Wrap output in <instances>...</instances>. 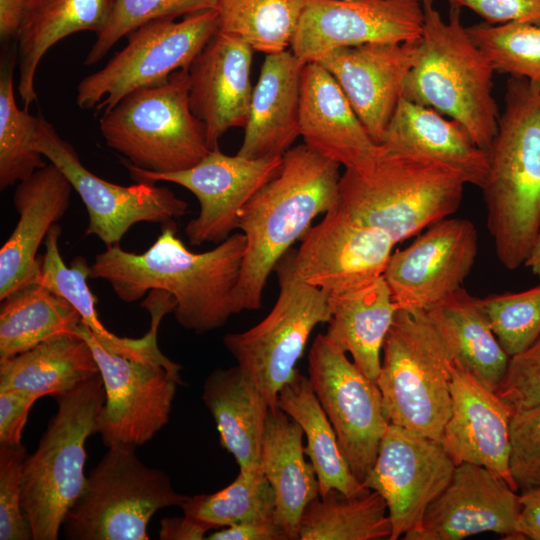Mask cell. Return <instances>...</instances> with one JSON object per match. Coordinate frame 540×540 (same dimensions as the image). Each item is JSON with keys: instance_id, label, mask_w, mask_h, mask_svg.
<instances>
[{"instance_id": "603a6c76", "label": "cell", "mask_w": 540, "mask_h": 540, "mask_svg": "<svg viewBox=\"0 0 540 540\" xmlns=\"http://www.w3.org/2000/svg\"><path fill=\"white\" fill-rule=\"evenodd\" d=\"M450 393L451 414L440 441L445 451L455 465L483 466L517 491L509 471L512 410L494 391L453 364Z\"/></svg>"}, {"instance_id": "484cf974", "label": "cell", "mask_w": 540, "mask_h": 540, "mask_svg": "<svg viewBox=\"0 0 540 540\" xmlns=\"http://www.w3.org/2000/svg\"><path fill=\"white\" fill-rule=\"evenodd\" d=\"M305 64L291 49L265 56L238 155L251 159L282 157L292 147L300 136Z\"/></svg>"}, {"instance_id": "f6af8a7d", "label": "cell", "mask_w": 540, "mask_h": 540, "mask_svg": "<svg viewBox=\"0 0 540 540\" xmlns=\"http://www.w3.org/2000/svg\"><path fill=\"white\" fill-rule=\"evenodd\" d=\"M27 452L24 445H0V539H33L22 506V472Z\"/></svg>"}, {"instance_id": "1f68e13d", "label": "cell", "mask_w": 540, "mask_h": 540, "mask_svg": "<svg viewBox=\"0 0 540 540\" xmlns=\"http://www.w3.org/2000/svg\"><path fill=\"white\" fill-rule=\"evenodd\" d=\"M113 4L114 0H25L17 36L18 92L25 108L37 100L36 72L47 51L76 32L100 33Z\"/></svg>"}, {"instance_id": "277c9868", "label": "cell", "mask_w": 540, "mask_h": 540, "mask_svg": "<svg viewBox=\"0 0 540 540\" xmlns=\"http://www.w3.org/2000/svg\"><path fill=\"white\" fill-rule=\"evenodd\" d=\"M465 185L458 171L438 160L382 147L367 167L345 169L335 208L397 244L455 213Z\"/></svg>"}, {"instance_id": "ffe728a7", "label": "cell", "mask_w": 540, "mask_h": 540, "mask_svg": "<svg viewBox=\"0 0 540 540\" xmlns=\"http://www.w3.org/2000/svg\"><path fill=\"white\" fill-rule=\"evenodd\" d=\"M395 245L334 207L301 239L295 262L306 283L333 295L382 276Z\"/></svg>"}, {"instance_id": "f35d334b", "label": "cell", "mask_w": 540, "mask_h": 540, "mask_svg": "<svg viewBox=\"0 0 540 540\" xmlns=\"http://www.w3.org/2000/svg\"><path fill=\"white\" fill-rule=\"evenodd\" d=\"M184 515L208 530L274 520L275 494L259 469H239L236 479L212 494H199L181 505Z\"/></svg>"}, {"instance_id": "7dc6e473", "label": "cell", "mask_w": 540, "mask_h": 540, "mask_svg": "<svg viewBox=\"0 0 540 540\" xmlns=\"http://www.w3.org/2000/svg\"><path fill=\"white\" fill-rule=\"evenodd\" d=\"M450 7L468 8L492 25L540 24V0H447Z\"/></svg>"}, {"instance_id": "2e32d148", "label": "cell", "mask_w": 540, "mask_h": 540, "mask_svg": "<svg viewBox=\"0 0 540 540\" xmlns=\"http://www.w3.org/2000/svg\"><path fill=\"white\" fill-rule=\"evenodd\" d=\"M455 466L440 442L389 423L363 482L386 502L392 527L389 540L404 538L418 529Z\"/></svg>"}, {"instance_id": "7a4b0ae2", "label": "cell", "mask_w": 540, "mask_h": 540, "mask_svg": "<svg viewBox=\"0 0 540 540\" xmlns=\"http://www.w3.org/2000/svg\"><path fill=\"white\" fill-rule=\"evenodd\" d=\"M340 165L299 144L282 156L279 174L242 208L237 229L246 238L236 314L258 310L267 279L281 257L301 240L320 214L338 202Z\"/></svg>"}, {"instance_id": "d6986e66", "label": "cell", "mask_w": 540, "mask_h": 540, "mask_svg": "<svg viewBox=\"0 0 540 540\" xmlns=\"http://www.w3.org/2000/svg\"><path fill=\"white\" fill-rule=\"evenodd\" d=\"M520 512V494L502 477L483 466L461 463L418 529L404 539L460 540L483 532L524 539L517 531Z\"/></svg>"}, {"instance_id": "b9f144b4", "label": "cell", "mask_w": 540, "mask_h": 540, "mask_svg": "<svg viewBox=\"0 0 540 540\" xmlns=\"http://www.w3.org/2000/svg\"><path fill=\"white\" fill-rule=\"evenodd\" d=\"M217 5L218 0H114L109 20L96 35L84 64L98 63L120 39L149 22L216 9Z\"/></svg>"}, {"instance_id": "8d00e7d4", "label": "cell", "mask_w": 540, "mask_h": 540, "mask_svg": "<svg viewBox=\"0 0 540 540\" xmlns=\"http://www.w3.org/2000/svg\"><path fill=\"white\" fill-rule=\"evenodd\" d=\"M392 533L383 497L364 488L346 495L337 489L311 501L299 526L301 540H380Z\"/></svg>"}, {"instance_id": "d6a6232c", "label": "cell", "mask_w": 540, "mask_h": 540, "mask_svg": "<svg viewBox=\"0 0 540 540\" xmlns=\"http://www.w3.org/2000/svg\"><path fill=\"white\" fill-rule=\"evenodd\" d=\"M427 313L447 346L452 364L495 392L510 356L495 336L479 298L461 287Z\"/></svg>"}, {"instance_id": "db71d44e", "label": "cell", "mask_w": 540, "mask_h": 540, "mask_svg": "<svg viewBox=\"0 0 540 540\" xmlns=\"http://www.w3.org/2000/svg\"><path fill=\"white\" fill-rule=\"evenodd\" d=\"M524 265L530 268L531 272L540 278V228Z\"/></svg>"}, {"instance_id": "ab89813d", "label": "cell", "mask_w": 540, "mask_h": 540, "mask_svg": "<svg viewBox=\"0 0 540 540\" xmlns=\"http://www.w3.org/2000/svg\"><path fill=\"white\" fill-rule=\"evenodd\" d=\"M14 59L0 71V189L19 183L47 163L36 149L41 117L18 108L13 85Z\"/></svg>"}, {"instance_id": "83f0119b", "label": "cell", "mask_w": 540, "mask_h": 540, "mask_svg": "<svg viewBox=\"0 0 540 540\" xmlns=\"http://www.w3.org/2000/svg\"><path fill=\"white\" fill-rule=\"evenodd\" d=\"M303 435L301 426L284 411L269 409L261 467L275 494L274 521L289 540L299 539L302 514L320 496L314 467L305 460Z\"/></svg>"}, {"instance_id": "bcb514c9", "label": "cell", "mask_w": 540, "mask_h": 540, "mask_svg": "<svg viewBox=\"0 0 540 540\" xmlns=\"http://www.w3.org/2000/svg\"><path fill=\"white\" fill-rule=\"evenodd\" d=\"M495 393L513 413L540 404V336L510 357Z\"/></svg>"}, {"instance_id": "f546056e", "label": "cell", "mask_w": 540, "mask_h": 540, "mask_svg": "<svg viewBox=\"0 0 540 540\" xmlns=\"http://www.w3.org/2000/svg\"><path fill=\"white\" fill-rule=\"evenodd\" d=\"M202 400L215 420L221 446L239 469L261 468L270 407L250 376L239 365L215 369L203 384Z\"/></svg>"}, {"instance_id": "8992f818", "label": "cell", "mask_w": 540, "mask_h": 540, "mask_svg": "<svg viewBox=\"0 0 540 540\" xmlns=\"http://www.w3.org/2000/svg\"><path fill=\"white\" fill-rule=\"evenodd\" d=\"M57 412L22 472V506L33 540H56L87 477L86 441L98 432L105 403L101 374L54 397Z\"/></svg>"}, {"instance_id": "cb8c5ba5", "label": "cell", "mask_w": 540, "mask_h": 540, "mask_svg": "<svg viewBox=\"0 0 540 540\" xmlns=\"http://www.w3.org/2000/svg\"><path fill=\"white\" fill-rule=\"evenodd\" d=\"M299 126L304 144L345 169L367 167L382 150L318 62L306 63L303 70Z\"/></svg>"}, {"instance_id": "6da1fadb", "label": "cell", "mask_w": 540, "mask_h": 540, "mask_svg": "<svg viewBox=\"0 0 540 540\" xmlns=\"http://www.w3.org/2000/svg\"><path fill=\"white\" fill-rule=\"evenodd\" d=\"M245 249V235L237 232L209 251L192 252L176 236L174 222H169L143 253L125 251L119 244L107 246L90 265V277L108 282L127 303L151 290L169 293L176 302L177 322L202 334L224 326L236 314Z\"/></svg>"}, {"instance_id": "836d02e7", "label": "cell", "mask_w": 540, "mask_h": 540, "mask_svg": "<svg viewBox=\"0 0 540 540\" xmlns=\"http://www.w3.org/2000/svg\"><path fill=\"white\" fill-rule=\"evenodd\" d=\"M91 347L80 336L60 335L0 359V392L57 396L99 374Z\"/></svg>"}, {"instance_id": "74e56055", "label": "cell", "mask_w": 540, "mask_h": 540, "mask_svg": "<svg viewBox=\"0 0 540 540\" xmlns=\"http://www.w3.org/2000/svg\"><path fill=\"white\" fill-rule=\"evenodd\" d=\"M307 0H218V31L274 54L291 46Z\"/></svg>"}, {"instance_id": "e575fe53", "label": "cell", "mask_w": 540, "mask_h": 540, "mask_svg": "<svg viewBox=\"0 0 540 540\" xmlns=\"http://www.w3.org/2000/svg\"><path fill=\"white\" fill-rule=\"evenodd\" d=\"M277 407L295 420L306 436L304 452L316 472L320 496L331 489L353 495L365 488L352 473L308 377L298 371L279 391Z\"/></svg>"}, {"instance_id": "30bf717a", "label": "cell", "mask_w": 540, "mask_h": 540, "mask_svg": "<svg viewBox=\"0 0 540 540\" xmlns=\"http://www.w3.org/2000/svg\"><path fill=\"white\" fill-rule=\"evenodd\" d=\"M296 249L277 262L278 298L268 315L250 329L228 333L223 344L255 382L271 409L282 387L297 372L313 329L331 317L329 294L306 283L295 262Z\"/></svg>"}, {"instance_id": "5b68a950", "label": "cell", "mask_w": 540, "mask_h": 540, "mask_svg": "<svg viewBox=\"0 0 540 540\" xmlns=\"http://www.w3.org/2000/svg\"><path fill=\"white\" fill-rule=\"evenodd\" d=\"M421 1L423 31L402 98L451 117L488 150L500 117L492 95L495 70L462 25L460 8L450 7L445 20L434 0Z\"/></svg>"}, {"instance_id": "7402d4cb", "label": "cell", "mask_w": 540, "mask_h": 540, "mask_svg": "<svg viewBox=\"0 0 540 540\" xmlns=\"http://www.w3.org/2000/svg\"><path fill=\"white\" fill-rule=\"evenodd\" d=\"M253 53L243 39L217 31L188 68L190 106L205 126L210 150L227 130L247 123Z\"/></svg>"}, {"instance_id": "7c38bea8", "label": "cell", "mask_w": 540, "mask_h": 540, "mask_svg": "<svg viewBox=\"0 0 540 540\" xmlns=\"http://www.w3.org/2000/svg\"><path fill=\"white\" fill-rule=\"evenodd\" d=\"M308 374L340 449L363 485L389 425L379 387L326 334H318L311 345Z\"/></svg>"}, {"instance_id": "9a60e30c", "label": "cell", "mask_w": 540, "mask_h": 540, "mask_svg": "<svg viewBox=\"0 0 540 540\" xmlns=\"http://www.w3.org/2000/svg\"><path fill=\"white\" fill-rule=\"evenodd\" d=\"M123 164L136 181H165L192 192L199 201V215L185 226L191 245L219 244L237 229L244 205L282 168V157L251 159L211 150L195 166L171 173H154Z\"/></svg>"}, {"instance_id": "4316f807", "label": "cell", "mask_w": 540, "mask_h": 540, "mask_svg": "<svg viewBox=\"0 0 540 540\" xmlns=\"http://www.w3.org/2000/svg\"><path fill=\"white\" fill-rule=\"evenodd\" d=\"M381 146L388 151L417 153L438 160L458 171L466 184L479 188L488 173V151L478 147L460 123L404 98L397 105Z\"/></svg>"}, {"instance_id": "681fc988", "label": "cell", "mask_w": 540, "mask_h": 540, "mask_svg": "<svg viewBox=\"0 0 540 540\" xmlns=\"http://www.w3.org/2000/svg\"><path fill=\"white\" fill-rule=\"evenodd\" d=\"M209 540H289L285 531L274 520L248 522L222 528L210 533Z\"/></svg>"}, {"instance_id": "9c48e42d", "label": "cell", "mask_w": 540, "mask_h": 540, "mask_svg": "<svg viewBox=\"0 0 540 540\" xmlns=\"http://www.w3.org/2000/svg\"><path fill=\"white\" fill-rule=\"evenodd\" d=\"M189 496L175 491L162 470L146 466L132 445L109 447L87 476L63 522L69 540H148V523L160 509Z\"/></svg>"}, {"instance_id": "f1b7e54d", "label": "cell", "mask_w": 540, "mask_h": 540, "mask_svg": "<svg viewBox=\"0 0 540 540\" xmlns=\"http://www.w3.org/2000/svg\"><path fill=\"white\" fill-rule=\"evenodd\" d=\"M61 232L58 224L49 230L36 282L70 303L79 313L82 323L105 350L170 369H180L181 366L165 356L158 346L159 321L151 320L148 332L140 338L118 336L102 324L95 308L96 299L87 283L90 265L84 257L77 256L70 267L66 266L59 249Z\"/></svg>"}, {"instance_id": "f907efd6", "label": "cell", "mask_w": 540, "mask_h": 540, "mask_svg": "<svg viewBox=\"0 0 540 540\" xmlns=\"http://www.w3.org/2000/svg\"><path fill=\"white\" fill-rule=\"evenodd\" d=\"M520 494L517 531L524 539L540 540V487Z\"/></svg>"}, {"instance_id": "3957f363", "label": "cell", "mask_w": 540, "mask_h": 540, "mask_svg": "<svg viewBox=\"0 0 540 540\" xmlns=\"http://www.w3.org/2000/svg\"><path fill=\"white\" fill-rule=\"evenodd\" d=\"M481 187L486 220L499 262L525 263L540 228V88L510 77L505 109L488 148Z\"/></svg>"}, {"instance_id": "f5cc1de1", "label": "cell", "mask_w": 540, "mask_h": 540, "mask_svg": "<svg viewBox=\"0 0 540 540\" xmlns=\"http://www.w3.org/2000/svg\"><path fill=\"white\" fill-rule=\"evenodd\" d=\"M25 0H0V37L17 38L24 16Z\"/></svg>"}, {"instance_id": "7bdbcfd3", "label": "cell", "mask_w": 540, "mask_h": 540, "mask_svg": "<svg viewBox=\"0 0 540 540\" xmlns=\"http://www.w3.org/2000/svg\"><path fill=\"white\" fill-rule=\"evenodd\" d=\"M490 326L511 357L540 336V284L521 292L479 298Z\"/></svg>"}, {"instance_id": "e0dca14e", "label": "cell", "mask_w": 540, "mask_h": 540, "mask_svg": "<svg viewBox=\"0 0 540 540\" xmlns=\"http://www.w3.org/2000/svg\"><path fill=\"white\" fill-rule=\"evenodd\" d=\"M477 253L473 222L448 217L392 253L383 276L399 309L428 311L462 287Z\"/></svg>"}, {"instance_id": "4fadbf2b", "label": "cell", "mask_w": 540, "mask_h": 540, "mask_svg": "<svg viewBox=\"0 0 540 540\" xmlns=\"http://www.w3.org/2000/svg\"><path fill=\"white\" fill-rule=\"evenodd\" d=\"M36 149L68 178L88 212L84 235H94L106 246L119 244L140 222L166 224L187 212L186 201L155 182L122 186L98 177L81 162L74 147L41 117Z\"/></svg>"}, {"instance_id": "60d3db41", "label": "cell", "mask_w": 540, "mask_h": 540, "mask_svg": "<svg viewBox=\"0 0 540 540\" xmlns=\"http://www.w3.org/2000/svg\"><path fill=\"white\" fill-rule=\"evenodd\" d=\"M467 28L495 71L523 78L540 88V24H475Z\"/></svg>"}, {"instance_id": "52a82bcc", "label": "cell", "mask_w": 540, "mask_h": 540, "mask_svg": "<svg viewBox=\"0 0 540 540\" xmlns=\"http://www.w3.org/2000/svg\"><path fill=\"white\" fill-rule=\"evenodd\" d=\"M451 368L427 311L398 309L376 380L389 423L440 442L451 414Z\"/></svg>"}, {"instance_id": "ee69618b", "label": "cell", "mask_w": 540, "mask_h": 540, "mask_svg": "<svg viewBox=\"0 0 540 540\" xmlns=\"http://www.w3.org/2000/svg\"><path fill=\"white\" fill-rule=\"evenodd\" d=\"M509 471L519 493L540 487V404L511 417Z\"/></svg>"}, {"instance_id": "4dcf8cb0", "label": "cell", "mask_w": 540, "mask_h": 540, "mask_svg": "<svg viewBox=\"0 0 540 540\" xmlns=\"http://www.w3.org/2000/svg\"><path fill=\"white\" fill-rule=\"evenodd\" d=\"M326 336L371 380H377L385 337L399 309L384 278L329 295Z\"/></svg>"}, {"instance_id": "8fae6325", "label": "cell", "mask_w": 540, "mask_h": 540, "mask_svg": "<svg viewBox=\"0 0 540 540\" xmlns=\"http://www.w3.org/2000/svg\"><path fill=\"white\" fill-rule=\"evenodd\" d=\"M217 31L216 9L186 15L181 21L155 20L137 28L105 66L79 82L76 104L104 113L129 93L164 82L178 70H188Z\"/></svg>"}, {"instance_id": "ba28073f", "label": "cell", "mask_w": 540, "mask_h": 540, "mask_svg": "<svg viewBox=\"0 0 540 540\" xmlns=\"http://www.w3.org/2000/svg\"><path fill=\"white\" fill-rule=\"evenodd\" d=\"M189 87L188 70L182 69L123 97L100 118L106 144L129 164L154 173L198 164L211 150L205 126L191 109Z\"/></svg>"}, {"instance_id": "d4e9b609", "label": "cell", "mask_w": 540, "mask_h": 540, "mask_svg": "<svg viewBox=\"0 0 540 540\" xmlns=\"http://www.w3.org/2000/svg\"><path fill=\"white\" fill-rule=\"evenodd\" d=\"M73 187L53 163L20 181L13 194L19 220L0 250V301L35 282L41 269L38 249L69 208Z\"/></svg>"}, {"instance_id": "c3c4849f", "label": "cell", "mask_w": 540, "mask_h": 540, "mask_svg": "<svg viewBox=\"0 0 540 540\" xmlns=\"http://www.w3.org/2000/svg\"><path fill=\"white\" fill-rule=\"evenodd\" d=\"M39 398L36 393L22 390L0 392V445L21 444L28 414Z\"/></svg>"}, {"instance_id": "816d5d0a", "label": "cell", "mask_w": 540, "mask_h": 540, "mask_svg": "<svg viewBox=\"0 0 540 540\" xmlns=\"http://www.w3.org/2000/svg\"><path fill=\"white\" fill-rule=\"evenodd\" d=\"M161 540H202L209 531L187 516L163 518L160 522Z\"/></svg>"}, {"instance_id": "d590c367", "label": "cell", "mask_w": 540, "mask_h": 540, "mask_svg": "<svg viewBox=\"0 0 540 540\" xmlns=\"http://www.w3.org/2000/svg\"><path fill=\"white\" fill-rule=\"evenodd\" d=\"M81 323L70 303L36 281L28 283L1 300L0 359L56 336H78Z\"/></svg>"}, {"instance_id": "44dd1931", "label": "cell", "mask_w": 540, "mask_h": 540, "mask_svg": "<svg viewBox=\"0 0 540 540\" xmlns=\"http://www.w3.org/2000/svg\"><path fill=\"white\" fill-rule=\"evenodd\" d=\"M419 40L342 47L318 61L334 77L378 145L403 97L406 78L417 59Z\"/></svg>"}, {"instance_id": "5bb4252c", "label": "cell", "mask_w": 540, "mask_h": 540, "mask_svg": "<svg viewBox=\"0 0 540 540\" xmlns=\"http://www.w3.org/2000/svg\"><path fill=\"white\" fill-rule=\"evenodd\" d=\"M78 336L91 347L104 383L97 432L103 443L108 448L147 443L169 421L176 388L184 384L180 370L111 353L83 323Z\"/></svg>"}, {"instance_id": "ac0fdd59", "label": "cell", "mask_w": 540, "mask_h": 540, "mask_svg": "<svg viewBox=\"0 0 540 540\" xmlns=\"http://www.w3.org/2000/svg\"><path fill=\"white\" fill-rule=\"evenodd\" d=\"M423 24L421 0H307L290 47L318 62L342 47L419 40Z\"/></svg>"}]
</instances>
